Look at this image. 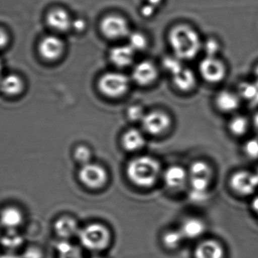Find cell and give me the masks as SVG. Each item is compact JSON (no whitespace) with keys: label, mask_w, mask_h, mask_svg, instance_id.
<instances>
[{"label":"cell","mask_w":258,"mask_h":258,"mask_svg":"<svg viewBox=\"0 0 258 258\" xmlns=\"http://www.w3.org/2000/svg\"><path fill=\"white\" fill-rule=\"evenodd\" d=\"M168 37L174 55L180 59H194L203 48V43L198 33L184 24L171 29Z\"/></svg>","instance_id":"obj_1"},{"label":"cell","mask_w":258,"mask_h":258,"mask_svg":"<svg viewBox=\"0 0 258 258\" xmlns=\"http://www.w3.org/2000/svg\"><path fill=\"white\" fill-rule=\"evenodd\" d=\"M127 177L135 186L152 187L156 184L161 174V165L156 159L150 156L135 158L129 162Z\"/></svg>","instance_id":"obj_2"},{"label":"cell","mask_w":258,"mask_h":258,"mask_svg":"<svg viewBox=\"0 0 258 258\" xmlns=\"http://www.w3.org/2000/svg\"><path fill=\"white\" fill-rule=\"evenodd\" d=\"M78 237L85 248L95 252L104 251L111 242L110 230L98 223L89 224L80 230Z\"/></svg>","instance_id":"obj_3"},{"label":"cell","mask_w":258,"mask_h":258,"mask_svg":"<svg viewBox=\"0 0 258 258\" xmlns=\"http://www.w3.org/2000/svg\"><path fill=\"white\" fill-rule=\"evenodd\" d=\"M213 177L212 168L206 162H194L188 172V182L192 189V198L200 200L204 198Z\"/></svg>","instance_id":"obj_4"},{"label":"cell","mask_w":258,"mask_h":258,"mask_svg":"<svg viewBox=\"0 0 258 258\" xmlns=\"http://www.w3.org/2000/svg\"><path fill=\"white\" fill-rule=\"evenodd\" d=\"M98 87L104 95L116 98L127 92L129 80L126 75L121 73H107L100 78Z\"/></svg>","instance_id":"obj_5"},{"label":"cell","mask_w":258,"mask_h":258,"mask_svg":"<svg viewBox=\"0 0 258 258\" xmlns=\"http://www.w3.org/2000/svg\"><path fill=\"white\" fill-rule=\"evenodd\" d=\"M200 72L209 83H219L227 77V65L218 56H206L200 62Z\"/></svg>","instance_id":"obj_6"},{"label":"cell","mask_w":258,"mask_h":258,"mask_svg":"<svg viewBox=\"0 0 258 258\" xmlns=\"http://www.w3.org/2000/svg\"><path fill=\"white\" fill-rule=\"evenodd\" d=\"M78 177L83 186L91 189L104 187L108 179L107 171L102 166L92 163L83 165L79 171Z\"/></svg>","instance_id":"obj_7"},{"label":"cell","mask_w":258,"mask_h":258,"mask_svg":"<svg viewBox=\"0 0 258 258\" xmlns=\"http://www.w3.org/2000/svg\"><path fill=\"white\" fill-rule=\"evenodd\" d=\"M101 30L104 36L113 39H120L130 34L126 20L119 15H108L103 18Z\"/></svg>","instance_id":"obj_8"},{"label":"cell","mask_w":258,"mask_h":258,"mask_svg":"<svg viewBox=\"0 0 258 258\" xmlns=\"http://www.w3.org/2000/svg\"><path fill=\"white\" fill-rule=\"evenodd\" d=\"M144 130L152 135H160L165 133L171 126V118L167 114L155 111L146 114L142 119Z\"/></svg>","instance_id":"obj_9"},{"label":"cell","mask_w":258,"mask_h":258,"mask_svg":"<svg viewBox=\"0 0 258 258\" xmlns=\"http://www.w3.org/2000/svg\"><path fill=\"white\" fill-rule=\"evenodd\" d=\"M215 106L217 109L224 114L235 115L242 106V101L237 90L223 89L215 97Z\"/></svg>","instance_id":"obj_10"},{"label":"cell","mask_w":258,"mask_h":258,"mask_svg":"<svg viewBox=\"0 0 258 258\" xmlns=\"http://www.w3.org/2000/svg\"><path fill=\"white\" fill-rule=\"evenodd\" d=\"M230 186L235 192L240 195H251L258 188L257 174L248 171L236 173L230 180Z\"/></svg>","instance_id":"obj_11"},{"label":"cell","mask_w":258,"mask_h":258,"mask_svg":"<svg viewBox=\"0 0 258 258\" xmlns=\"http://www.w3.org/2000/svg\"><path fill=\"white\" fill-rule=\"evenodd\" d=\"M39 53L47 60L59 59L64 51V44L61 39L56 36H48L41 40L39 45Z\"/></svg>","instance_id":"obj_12"},{"label":"cell","mask_w":258,"mask_h":258,"mask_svg":"<svg viewBox=\"0 0 258 258\" xmlns=\"http://www.w3.org/2000/svg\"><path fill=\"white\" fill-rule=\"evenodd\" d=\"M163 180L165 186L173 191L183 189L188 182V172L180 166H171L164 172Z\"/></svg>","instance_id":"obj_13"},{"label":"cell","mask_w":258,"mask_h":258,"mask_svg":"<svg viewBox=\"0 0 258 258\" xmlns=\"http://www.w3.org/2000/svg\"><path fill=\"white\" fill-rule=\"evenodd\" d=\"M158 76L157 68L154 64L149 61H144L137 64L132 71V78L139 85L150 84Z\"/></svg>","instance_id":"obj_14"},{"label":"cell","mask_w":258,"mask_h":258,"mask_svg":"<svg viewBox=\"0 0 258 258\" xmlns=\"http://www.w3.org/2000/svg\"><path fill=\"white\" fill-rule=\"evenodd\" d=\"M78 223L70 216H63L58 218L54 224V231L61 239H69L78 236L80 232Z\"/></svg>","instance_id":"obj_15"},{"label":"cell","mask_w":258,"mask_h":258,"mask_svg":"<svg viewBox=\"0 0 258 258\" xmlns=\"http://www.w3.org/2000/svg\"><path fill=\"white\" fill-rule=\"evenodd\" d=\"M24 222V215L14 206L5 208L0 213V224L7 230H17Z\"/></svg>","instance_id":"obj_16"},{"label":"cell","mask_w":258,"mask_h":258,"mask_svg":"<svg viewBox=\"0 0 258 258\" xmlns=\"http://www.w3.org/2000/svg\"><path fill=\"white\" fill-rule=\"evenodd\" d=\"M69 13L63 9H54L47 15V23L50 27L57 31H66L72 26Z\"/></svg>","instance_id":"obj_17"},{"label":"cell","mask_w":258,"mask_h":258,"mask_svg":"<svg viewBox=\"0 0 258 258\" xmlns=\"http://www.w3.org/2000/svg\"><path fill=\"white\" fill-rule=\"evenodd\" d=\"M135 50L129 45H118L110 51V59L116 66L123 68L129 66L133 62Z\"/></svg>","instance_id":"obj_18"},{"label":"cell","mask_w":258,"mask_h":258,"mask_svg":"<svg viewBox=\"0 0 258 258\" xmlns=\"http://www.w3.org/2000/svg\"><path fill=\"white\" fill-rule=\"evenodd\" d=\"M224 256L221 244L212 239L202 242L196 248L195 258H224Z\"/></svg>","instance_id":"obj_19"},{"label":"cell","mask_w":258,"mask_h":258,"mask_svg":"<svg viewBox=\"0 0 258 258\" xmlns=\"http://www.w3.org/2000/svg\"><path fill=\"white\" fill-rule=\"evenodd\" d=\"M180 230L185 239H195L205 233L206 224L199 218H189L183 221Z\"/></svg>","instance_id":"obj_20"},{"label":"cell","mask_w":258,"mask_h":258,"mask_svg":"<svg viewBox=\"0 0 258 258\" xmlns=\"http://www.w3.org/2000/svg\"><path fill=\"white\" fill-rule=\"evenodd\" d=\"M227 127L233 136L242 137L245 136L251 128V121L245 115L236 113L230 118Z\"/></svg>","instance_id":"obj_21"},{"label":"cell","mask_w":258,"mask_h":258,"mask_svg":"<svg viewBox=\"0 0 258 258\" xmlns=\"http://www.w3.org/2000/svg\"><path fill=\"white\" fill-rule=\"evenodd\" d=\"M242 101L250 106L258 107V83L254 79L242 82L237 89Z\"/></svg>","instance_id":"obj_22"},{"label":"cell","mask_w":258,"mask_h":258,"mask_svg":"<svg viewBox=\"0 0 258 258\" xmlns=\"http://www.w3.org/2000/svg\"><path fill=\"white\" fill-rule=\"evenodd\" d=\"M174 85L182 91H189L195 86L197 78L192 70L182 67L179 71L172 74Z\"/></svg>","instance_id":"obj_23"},{"label":"cell","mask_w":258,"mask_h":258,"mask_svg":"<svg viewBox=\"0 0 258 258\" xmlns=\"http://www.w3.org/2000/svg\"><path fill=\"white\" fill-rule=\"evenodd\" d=\"M122 143L124 148L127 151H138L145 145V138L139 130L137 129H130L124 133Z\"/></svg>","instance_id":"obj_24"},{"label":"cell","mask_w":258,"mask_h":258,"mask_svg":"<svg viewBox=\"0 0 258 258\" xmlns=\"http://www.w3.org/2000/svg\"><path fill=\"white\" fill-rule=\"evenodd\" d=\"M23 89L21 77L15 74H9L0 77V90L6 95H18Z\"/></svg>","instance_id":"obj_25"},{"label":"cell","mask_w":258,"mask_h":258,"mask_svg":"<svg viewBox=\"0 0 258 258\" xmlns=\"http://www.w3.org/2000/svg\"><path fill=\"white\" fill-rule=\"evenodd\" d=\"M56 249L58 253V258H83L81 249L66 239H61L57 242Z\"/></svg>","instance_id":"obj_26"},{"label":"cell","mask_w":258,"mask_h":258,"mask_svg":"<svg viewBox=\"0 0 258 258\" xmlns=\"http://www.w3.org/2000/svg\"><path fill=\"white\" fill-rule=\"evenodd\" d=\"M0 243L6 249L13 251L18 249L24 243V238L17 230H7L0 238Z\"/></svg>","instance_id":"obj_27"},{"label":"cell","mask_w":258,"mask_h":258,"mask_svg":"<svg viewBox=\"0 0 258 258\" xmlns=\"http://www.w3.org/2000/svg\"><path fill=\"white\" fill-rule=\"evenodd\" d=\"M184 239L180 230H173L166 232L163 235L162 242L167 248L175 249L180 246Z\"/></svg>","instance_id":"obj_28"},{"label":"cell","mask_w":258,"mask_h":258,"mask_svg":"<svg viewBox=\"0 0 258 258\" xmlns=\"http://www.w3.org/2000/svg\"><path fill=\"white\" fill-rule=\"evenodd\" d=\"M129 36L128 45L136 51L144 50L147 45V39L143 33L140 32H134L130 33Z\"/></svg>","instance_id":"obj_29"},{"label":"cell","mask_w":258,"mask_h":258,"mask_svg":"<svg viewBox=\"0 0 258 258\" xmlns=\"http://www.w3.org/2000/svg\"><path fill=\"white\" fill-rule=\"evenodd\" d=\"M74 158L75 160L82 165H87L90 163L92 159V151L87 146L80 145L74 151Z\"/></svg>","instance_id":"obj_30"},{"label":"cell","mask_w":258,"mask_h":258,"mask_svg":"<svg viewBox=\"0 0 258 258\" xmlns=\"http://www.w3.org/2000/svg\"><path fill=\"white\" fill-rule=\"evenodd\" d=\"M243 151L247 157L251 159H258V136L248 139L244 143Z\"/></svg>","instance_id":"obj_31"},{"label":"cell","mask_w":258,"mask_h":258,"mask_svg":"<svg viewBox=\"0 0 258 258\" xmlns=\"http://www.w3.org/2000/svg\"><path fill=\"white\" fill-rule=\"evenodd\" d=\"M203 48L206 51V56H217L221 50V44L217 39L210 38L203 44Z\"/></svg>","instance_id":"obj_32"},{"label":"cell","mask_w":258,"mask_h":258,"mask_svg":"<svg viewBox=\"0 0 258 258\" xmlns=\"http://www.w3.org/2000/svg\"><path fill=\"white\" fill-rule=\"evenodd\" d=\"M181 59H178L177 57H167L164 59L163 65L166 71H168L170 74L172 75L174 73L180 69L182 67Z\"/></svg>","instance_id":"obj_33"},{"label":"cell","mask_w":258,"mask_h":258,"mask_svg":"<svg viewBox=\"0 0 258 258\" xmlns=\"http://www.w3.org/2000/svg\"><path fill=\"white\" fill-rule=\"evenodd\" d=\"M145 115L144 109L140 106H130L127 111V115L129 120L132 121H142Z\"/></svg>","instance_id":"obj_34"},{"label":"cell","mask_w":258,"mask_h":258,"mask_svg":"<svg viewBox=\"0 0 258 258\" xmlns=\"http://www.w3.org/2000/svg\"><path fill=\"white\" fill-rule=\"evenodd\" d=\"M23 258H42V252L37 247H29L23 254Z\"/></svg>","instance_id":"obj_35"},{"label":"cell","mask_w":258,"mask_h":258,"mask_svg":"<svg viewBox=\"0 0 258 258\" xmlns=\"http://www.w3.org/2000/svg\"><path fill=\"white\" fill-rule=\"evenodd\" d=\"M156 11V7L152 6V5L146 3L145 5L142 6L141 9V15L146 18H150V17L153 16V14L155 13Z\"/></svg>","instance_id":"obj_36"},{"label":"cell","mask_w":258,"mask_h":258,"mask_svg":"<svg viewBox=\"0 0 258 258\" xmlns=\"http://www.w3.org/2000/svg\"><path fill=\"white\" fill-rule=\"evenodd\" d=\"M72 26L77 31L82 32L86 29V21L83 19H77L72 22Z\"/></svg>","instance_id":"obj_37"},{"label":"cell","mask_w":258,"mask_h":258,"mask_svg":"<svg viewBox=\"0 0 258 258\" xmlns=\"http://www.w3.org/2000/svg\"><path fill=\"white\" fill-rule=\"evenodd\" d=\"M8 42H9V37H8L7 33L4 30L0 29V48L6 46Z\"/></svg>","instance_id":"obj_38"},{"label":"cell","mask_w":258,"mask_h":258,"mask_svg":"<svg viewBox=\"0 0 258 258\" xmlns=\"http://www.w3.org/2000/svg\"><path fill=\"white\" fill-rule=\"evenodd\" d=\"M251 121V128L254 130L258 136V110L253 115Z\"/></svg>","instance_id":"obj_39"},{"label":"cell","mask_w":258,"mask_h":258,"mask_svg":"<svg viewBox=\"0 0 258 258\" xmlns=\"http://www.w3.org/2000/svg\"><path fill=\"white\" fill-rule=\"evenodd\" d=\"M251 208H252L253 211L254 213L258 216V195L256 196L254 199L252 200V203H251Z\"/></svg>","instance_id":"obj_40"},{"label":"cell","mask_w":258,"mask_h":258,"mask_svg":"<svg viewBox=\"0 0 258 258\" xmlns=\"http://www.w3.org/2000/svg\"><path fill=\"white\" fill-rule=\"evenodd\" d=\"M162 2H163V0H146V3L152 5V6H155L156 8L159 6Z\"/></svg>","instance_id":"obj_41"},{"label":"cell","mask_w":258,"mask_h":258,"mask_svg":"<svg viewBox=\"0 0 258 258\" xmlns=\"http://www.w3.org/2000/svg\"><path fill=\"white\" fill-rule=\"evenodd\" d=\"M0 258H21L15 254H12V253H8V254H2L0 255Z\"/></svg>","instance_id":"obj_42"},{"label":"cell","mask_w":258,"mask_h":258,"mask_svg":"<svg viewBox=\"0 0 258 258\" xmlns=\"http://www.w3.org/2000/svg\"><path fill=\"white\" fill-rule=\"evenodd\" d=\"M253 79L258 83V64L256 65V66L254 68V72H253Z\"/></svg>","instance_id":"obj_43"},{"label":"cell","mask_w":258,"mask_h":258,"mask_svg":"<svg viewBox=\"0 0 258 258\" xmlns=\"http://www.w3.org/2000/svg\"><path fill=\"white\" fill-rule=\"evenodd\" d=\"M2 71H3V64H2L1 60H0V77H1Z\"/></svg>","instance_id":"obj_44"},{"label":"cell","mask_w":258,"mask_h":258,"mask_svg":"<svg viewBox=\"0 0 258 258\" xmlns=\"http://www.w3.org/2000/svg\"><path fill=\"white\" fill-rule=\"evenodd\" d=\"M92 258H102V257H92Z\"/></svg>","instance_id":"obj_45"}]
</instances>
